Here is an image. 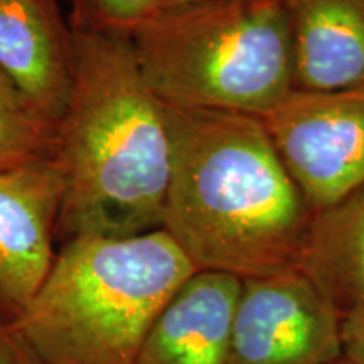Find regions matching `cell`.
<instances>
[{"instance_id":"11","label":"cell","mask_w":364,"mask_h":364,"mask_svg":"<svg viewBox=\"0 0 364 364\" xmlns=\"http://www.w3.org/2000/svg\"><path fill=\"white\" fill-rule=\"evenodd\" d=\"M302 272L341 316L364 304V184L314 216Z\"/></svg>"},{"instance_id":"3","label":"cell","mask_w":364,"mask_h":364,"mask_svg":"<svg viewBox=\"0 0 364 364\" xmlns=\"http://www.w3.org/2000/svg\"><path fill=\"white\" fill-rule=\"evenodd\" d=\"M194 272L162 228L71 240L12 324L46 364H134L150 326Z\"/></svg>"},{"instance_id":"9","label":"cell","mask_w":364,"mask_h":364,"mask_svg":"<svg viewBox=\"0 0 364 364\" xmlns=\"http://www.w3.org/2000/svg\"><path fill=\"white\" fill-rule=\"evenodd\" d=\"M241 284L230 273L194 272L150 326L134 364H228Z\"/></svg>"},{"instance_id":"2","label":"cell","mask_w":364,"mask_h":364,"mask_svg":"<svg viewBox=\"0 0 364 364\" xmlns=\"http://www.w3.org/2000/svg\"><path fill=\"white\" fill-rule=\"evenodd\" d=\"M73 33V88L56 124L63 176L56 241L161 230L171 179L167 108L129 33Z\"/></svg>"},{"instance_id":"7","label":"cell","mask_w":364,"mask_h":364,"mask_svg":"<svg viewBox=\"0 0 364 364\" xmlns=\"http://www.w3.org/2000/svg\"><path fill=\"white\" fill-rule=\"evenodd\" d=\"M63 189L54 157L0 171V317L9 322L51 272Z\"/></svg>"},{"instance_id":"10","label":"cell","mask_w":364,"mask_h":364,"mask_svg":"<svg viewBox=\"0 0 364 364\" xmlns=\"http://www.w3.org/2000/svg\"><path fill=\"white\" fill-rule=\"evenodd\" d=\"M295 90L364 86V0H285Z\"/></svg>"},{"instance_id":"16","label":"cell","mask_w":364,"mask_h":364,"mask_svg":"<svg viewBox=\"0 0 364 364\" xmlns=\"http://www.w3.org/2000/svg\"><path fill=\"white\" fill-rule=\"evenodd\" d=\"M0 113H12V115H33L27 110L22 98L14 88V85L0 70Z\"/></svg>"},{"instance_id":"15","label":"cell","mask_w":364,"mask_h":364,"mask_svg":"<svg viewBox=\"0 0 364 364\" xmlns=\"http://www.w3.org/2000/svg\"><path fill=\"white\" fill-rule=\"evenodd\" d=\"M343 356L356 364H364V304L341 318Z\"/></svg>"},{"instance_id":"5","label":"cell","mask_w":364,"mask_h":364,"mask_svg":"<svg viewBox=\"0 0 364 364\" xmlns=\"http://www.w3.org/2000/svg\"><path fill=\"white\" fill-rule=\"evenodd\" d=\"M262 120L314 213L364 184V86L294 90Z\"/></svg>"},{"instance_id":"12","label":"cell","mask_w":364,"mask_h":364,"mask_svg":"<svg viewBox=\"0 0 364 364\" xmlns=\"http://www.w3.org/2000/svg\"><path fill=\"white\" fill-rule=\"evenodd\" d=\"M56 125L34 115L0 113V171L53 157Z\"/></svg>"},{"instance_id":"4","label":"cell","mask_w":364,"mask_h":364,"mask_svg":"<svg viewBox=\"0 0 364 364\" xmlns=\"http://www.w3.org/2000/svg\"><path fill=\"white\" fill-rule=\"evenodd\" d=\"M167 107L263 118L295 90L285 0H220L156 12L130 33Z\"/></svg>"},{"instance_id":"8","label":"cell","mask_w":364,"mask_h":364,"mask_svg":"<svg viewBox=\"0 0 364 364\" xmlns=\"http://www.w3.org/2000/svg\"><path fill=\"white\" fill-rule=\"evenodd\" d=\"M0 70L29 113L56 125L73 88V33L58 0H0Z\"/></svg>"},{"instance_id":"13","label":"cell","mask_w":364,"mask_h":364,"mask_svg":"<svg viewBox=\"0 0 364 364\" xmlns=\"http://www.w3.org/2000/svg\"><path fill=\"white\" fill-rule=\"evenodd\" d=\"M159 0H70V27L81 33H132L157 11Z\"/></svg>"},{"instance_id":"1","label":"cell","mask_w":364,"mask_h":364,"mask_svg":"<svg viewBox=\"0 0 364 364\" xmlns=\"http://www.w3.org/2000/svg\"><path fill=\"white\" fill-rule=\"evenodd\" d=\"M166 108L172 161L162 230L196 270L241 280L302 272L316 213L262 118Z\"/></svg>"},{"instance_id":"14","label":"cell","mask_w":364,"mask_h":364,"mask_svg":"<svg viewBox=\"0 0 364 364\" xmlns=\"http://www.w3.org/2000/svg\"><path fill=\"white\" fill-rule=\"evenodd\" d=\"M0 364H46L12 322L0 317Z\"/></svg>"},{"instance_id":"17","label":"cell","mask_w":364,"mask_h":364,"mask_svg":"<svg viewBox=\"0 0 364 364\" xmlns=\"http://www.w3.org/2000/svg\"><path fill=\"white\" fill-rule=\"evenodd\" d=\"M209 2H220V0H159L156 12L171 11V9L199 6V4H209Z\"/></svg>"},{"instance_id":"18","label":"cell","mask_w":364,"mask_h":364,"mask_svg":"<svg viewBox=\"0 0 364 364\" xmlns=\"http://www.w3.org/2000/svg\"><path fill=\"white\" fill-rule=\"evenodd\" d=\"M334 364H356V363H353V361H349V359H346L344 356L339 359V361H336Z\"/></svg>"},{"instance_id":"6","label":"cell","mask_w":364,"mask_h":364,"mask_svg":"<svg viewBox=\"0 0 364 364\" xmlns=\"http://www.w3.org/2000/svg\"><path fill=\"white\" fill-rule=\"evenodd\" d=\"M341 318L300 270L243 280L228 364H334L343 358Z\"/></svg>"}]
</instances>
